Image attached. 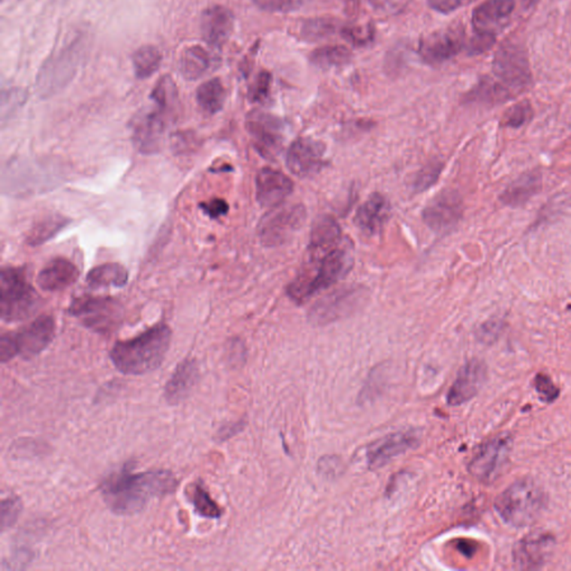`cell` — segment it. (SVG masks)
Segmentation results:
<instances>
[{"label":"cell","instance_id":"obj_30","mask_svg":"<svg viewBox=\"0 0 571 571\" xmlns=\"http://www.w3.org/2000/svg\"><path fill=\"white\" fill-rule=\"evenodd\" d=\"M212 64L207 51L201 46H191L182 51L179 68L182 75L188 81H195L208 71Z\"/></svg>","mask_w":571,"mask_h":571},{"label":"cell","instance_id":"obj_24","mask_svg":"<svg viewBox=\"0 0 571 571\" xmlns=\"http://www.w3.org/2000/svg\"><path fill=\"white\" fill-rule=\"evenodd\" d=\"M79 270L71 260L55 258L40 271L37 284L45 292H62L77 282Z\"/></svg>","mask_w":571,"mask_h":571},{"label":"cell","instance_id":"obj_11","mask_svg":"<svg viewBox=\"0 0 571 571\" xmlns=\"http://www.w3.org/2000/svg\"><path fill=\"white\" fill-rule=\"evenodd\" d=\"M367 290L362 286H348L327 295L312 307L308 317L312 324L322 326L349 315L362 305Z\"/></svg>","mask_w":571,"mask_h":571},{"label":"cell","instance_id":"obj_6","mask_svg":"<svg viewBox=\"0 0 571 571\" xmlns=\"http://www.w3.org/2000/svg\"><path fill=\"white\" fill-rule=\"evenodd\" d=\"M84 55V41L81 36L65 44L46 60L37 77V91L48 98L58 95L72 82L77 73Z\"/></svg>","mask_w":571,"mask_h":571},{"label":"cell","instance_id":"obj_40","mask_svg":"<svg viewBox=\"0 0 571 571\" xmlns=\"http://www.w3.org/2000/svg\"><path fill=\"white\" fill-rule=\"evenodd\" d=\"M335 24L331 21L326 20H315L308 22L304 26V35L308 40H321L331 34L335 31Z\"/></svg>","mask_w":571,"mask_h":571},{"label":"cell","instance_id":"obj_39","mask_svg":"<svg viewBox=\"0 0 571 571\" xmlns=\"http://www.w3.org/2000/svg\"><path fill=\"white\" fill-rule=\"evenodd\" d=\"M23 510L21 500L15 497H11L3 500L2 503V528L3 530H6L8 528H12L17 521L18 517Z\"/></svg>","mask_w":571,"mask_h":571},{"label":"cell","instance_id":"obj_16","mask_svg":"<svg viewBox=\"0 0 571 571\" xmlns=\"http://www.w3.org/2000/svg\"><path fill=\"white\" fill-rule=\"evenodd\" d=\"M324 157V144L310 138H301L290 145L286 165L293 175L308 177L317 175L325 167Z\"/></svg>","mask_w":571,"mask_h":571},{"label":"cell","instance_id":"obj_22","mask_svg":"<svg viewBox=\"0 0 571 571\" xmlns=\"http://www.w3.org/2000/svg\"><path fill=\"white\" fill-rule=\"evenodd\" d=\"M391 210V204L385 196L373 194L358 208L354 222L365 235H378L390 219Z\"/></svg>","mask_w":571,"mask_h":571},{"label":"cell","instance_id":"obj_21","mask_svg":"<svg viewBox=\"0 0 571 571\" xmlns=\"http://www.w3.org/2000/svg\"><path fill=\"white\" fill-rule=\"evenodd\" d=\"M516 8V0H485L472 13V25L477 34L495 36L497 27L510 16Z\"/></svg>","mask_w":571,"mask_h":571},{"label":"cell","instance_id":"obj_8","mask_svg":"<svg viewBox=\"0 0 571 571\" xmlns=\"http://www.w3.org/2000/svg\"><path fill=\"white\" fill-rule=\"evenodd\" d=\"M69 313L81 321L86 329L109 335L121 326L124 310L115 298L82 296L72 303Z\"/></svg>","mask_w":571,"mask_h":571},{"label":"cell","instance_id":"obj_35","mask_svg":"<svg viewBox=\"0 0 571 571\" xmlns=\"http://www.w3.org/2000/svg\"><path fill=\"white\" fill-rule=\"evenodd\" d=\"M191 503L198 516L208 519H219L222 510L214 503L203 484H195L192 490Z\"/></svg>","mask_w":571,"mask_h":571},{"label":"cell","instance_id":"obj_7","mask_svg":"<svg viewBox=\"0 0 571 571\" xmlns=\"http://www.w3.org/2000/svg\"><path fill=\"white\" fill-rule=\"evenodd\" d=\"M55 335V322L50 316H41L17 333L4 334L0 339V359L7 363L20 355L30 359L49 348Z\"/></svg>","mask_w":571,"mask_h":571},{"label":"cell","instance_id":"obj_37","mask_svg":"<svg viewBox=\"0 0 571 571\" xmlns=\"http://www.w3.org/2000/svg\"><path fill=\"white\" fill-rule=\"evenodd\" d=\"M311 0H254L257 7L269 13L287 14L299 11Z\"/></svg>","mask_w":571,"mask_h":571},{"label":"cell","instance_id":"obj_2","mask_svg":"<svg viewBox=\"0 0 571 571\" xmlns=\"http://www.w3.org/2000/svg\"><path fill=\"white\" fill-rule=\"evenodd\" d=\"M308 261L294 282L288 286V296L303 304L322 290L331 287L348 276L353 267L352 245L343 240L330 249L311 251Z\"/></svg>","mask_w":571,"mask_h":571},{"label":"cell","instance_id":"obj_25","mask_svg":"<svg viewBox=\"0 0 571 571\" xmlns=\"http://www.w3.org/2000/svg\"><path fill=\"white\" fill-rule=\"evenodd\" d=\"M542 188V176L539 171L533 170L523 173L509 184L500 195V203L509 208H519L539 194Z\"/></svg>","mask_w":571,"mask_h":571},{"label":"cell","instance_id":"obj_48","mask_svg":"<svg viewBox=\"0 0 571 571\" xmlns=\"http://www.w3.org/2000/svg\"><path fill=\"white\" fill-rule=\"evenodd\" d=\"M231 358L232 363H240L241 360H245V348L240 343H237L231 348Z\"/></svg>","mask_w":571,"mask_h":571},{"label":"cell","instance_id":"obj_34","mask_svg":"<svg viewBox=\"0 0 571 571\" xmlns=\"http://www.w3.org/2000/svg\"><path fill=\"white\" fill-rule=\"evenodd\" d=\"M350 59L352 54L343 46H326L313 50L311 55V62L324 69L343 67L350 62Z\"/></svg>","mask_w":571,"mask_h":571},{"label":"cell","instance_id":"obj_44","mask_svg":"<svg viewBox=\"0 0 571 571\" xmlns=\"http://www.w3.org/2000/svg\"><path fill=\"white\" fill-rule=\"evenodd\" d=\"M536 388L539 392L542 400L551 402L558 396V388L556 387L554 382L546 376H538L536 378Z\"/></svg>","mask_w":571,"mask_h":571},{"label":"cell","instance_id":"obj_9","mask_svg":"<svg viewBox=\"0 0 571 571\" xmlns=\"http://www.w3.org/2000/svg\"><path fill=\"white\" fill-rule=\"evenodd\" d=\"M493 71L495 78L521 95L532 84L530 63L526 49L514 43H503L494 55Z\"/></svg>","mask_w":571,"mask_h":571},{"label":"cell","instance_id":"obj_42","mask_svg":"<svg viewBox=\"0 0 571 571\" xmlns=\"http://www.w3.org/2000/svg\"><path fill=\"white\" fill-rule=\"evenodd\" d=\"M318 471L327 479H335L343 471V463L337 457H324L318 463Z\"/></svg>","mask_w":571,"mask_h":571},{"label":"cell","instance_id":"obj_29","mask_svg":"<svg viewBox=\"0 0 571 571\" xmlns=\"http://www.w3.org/2000/svg\"><path fill=\"white\" fill-rule=\"evenodd\" d=\"M343 240V233H341L340 224L337 223L335 219L326 215V217L318 219L313 224L310 250L329 249V248L339 245Z\"/></svg>","mask_w":571,"mask_h":571},{"label":"cell","instance_id":"obj_43","mask_svg":"<svg viewBox=\"0 0 571 571\" xmlns=\"http://www.w3.org/2000/svg\"><path fill=\"white\" fill-rule=\"evenodd\" d=\"M200 208L209 218L217 220L223 217L229 212V204L226 200L215 198L208 201V203L200 204Z\"/></svg>","mask_w":571,"mask_h":571},{"label":"cell","instance_id":"obj_23","mask_svg":"<svg viewBox=\"0 0 571 571\" xmlns=\"http://www.w3.org/2000/svg\"><path fill=\"white\" fill-rule=\"evenodd\" d=\"M233 15L228 8L213 6L205 9L201 16V34L205 43L213 48H222L233 30Z\"/></svg>","mask_w":571,"mask_h":571},{"label":"cell","instance_id":"obj_12","mask_svg":"<svg viewBox=\"0 0 571 571\" xmlns=\"http://www.w3.org/2000/svg\"><path fill=\"white\" fill-rule=\"evenodd\" d=\"M170 110L156 104L152 110L140 112L132 122L135 148L144 154L157 153L165 138L168 114Z\"/></svg>","mask_w":571,"mask_h":571},{"label":"cell","instance_id":"obj_14","mask_svg":"<svg viewBox=\"0 0 571 571\" xmlns=\"http://www.w3.org/2000/svg\"><path fill=\"white\" fill-rule=\"evenodd\" d=\"M246 125L257 151L267 159L277 157L284 141L282 121L265 112L252 111Z\"/></svg>","mask_w":571,"mask_h":571},{"label":"cell","instance_id":"obj_49","mask_svg":"<svg viewBox=\"0 0 571 571\" xmlns=\"http://www.w3.org/2000/svg\"><path fill=\"white\" fill-rule=\"evenodd\" d=\"M458 549L461 550L462 554H465L467 556H471L475 552L474 548L467 544H461L460 546H458Z\"/></svg>","mask_w":571,"mask_h":571},{"label":"cell","instance_id":"obj_38","mask_svg":"<svg viewBox=\"0 0 571 571\" xmlns=\"http://www.w3.org/2000/svg\"><path fill=\"white\" fill-rule=\"evenodd\" d=\"M443 165L440 162H433L424 167L422 170L418 172L413 182L414 190L416 192L424 191L432 186L438 181L440 173L442 171Z\"/></svg>","mask_w":571,"mask_h":571},{"label":"cell","instance_id":"obj_41","mask_svg":"<svg viewBox=\"0 0 571 571\" xmlns=\"http://www.w3.org/2000/svg\"><path fill=\"white\" fill-rule=\"evenodd\" d=\"M271 77L262 72L257 77L254 86L250 87L249 96L252 102H264L269 95Z\"/></svg>","mask_w":571,"mask_h":571},{"label":"cell","instance_id":"obj_20","mask_svg":"<svg viewBox=\"0 0 571 571\" xmlns=\"http://www.w3.org/2000/svg\"><path fill=\"white\" fill-rule=\"evenodd\" d=\"M488 376L485 364L479 359H472L458 372L448 394V403L453 406L469 402L479 393Z\"/></svg>","mask_w":571,"mask_h":571},{"label":"cell","instance_id":"obj_15","mask_svg":"<svg viewBox=\"0 0 571 571\" xmlns=\"http://www.w3.org/2000/svg\"><path fill=\"white\" fill-rule=\"evenodd\" d=\"M463 215L461 196L456 191L444 190L423 209V222L434 232L446 233L458 226Z\"/></svg>","mask_w":571,"mask_h":571},{"label":"cell","instance_id":"obj_36","mask_svg":"<svg viewBox=\"0 0 571 571\" xmlns=\"http://www.w3.org/2000/svg\"><path fill=\"white\" fill-rule=\"evenodd\" d=\"M533 109L530 102L522 101L510 107L501 120V125L504 128L521 129L533 119Z\"/></svg>","mask_w":571,"mask_h":571},{"label":"cell","instance_id":"obj_45","mask_svg":"<svg viewBox=\"0 0 571 571\" xmlns=\"http://www.w3.org/2000/svg\"><path fill=\"white\" fill-rule=\"evenodd\" d=\"M501 329H503V322L500 320H490L485 322L477 331V337L482 341H486V343H491L494 341L500 334Z\"/></svg>","mask_w":571,"mask_h":571},{"label":"cell","instance_id":"obj_32","mask_svg":"<svg viewBox=\"0 0 571 571\" xmlns=\"http://www.w3.org/2000/svg\"><path fill=\"white\" fill-rule=\"evenodd\" d=\"M549 540L548 537H532L523 540L514 555L518 563L528 568L541 565L550 546Z\"/></svg>","mask_w":571,"mask_h":571},{"label":"cell","instance_id":"obj_3","mask_svg":"<svg viewBox=\"0 0 571 571\" xmlns=\"http://www.w3.org/2000/svg\"><path fill=\"white\" fill-rule=\"evenodd\" d=\"M172 331L158 324L135 339L118 341L111 349L114 367L126 376H143L160 367L170 348Z\"/></svg>","mask_w":571,"mask_h":571},{"label":"cell","instance_id":"obj_47","mask_svg":"<svg viewBox=\"0 0 571 571\" xmlns=\"http://www.w3.org/2000/svg\"><path fill=\"white\" fill-rule=\"evenodd\" d=\"M242 428L243 424L241 422L228 424L218 431L217 440L220 442L226 441V440L235 437L236 434L240 432Z\"/></svg>","mask_w":571,"mask_h":571},{"label":"cell","instance_id":"obj_26","mask_svg":"<svg viewBox=\"0 0 571 571\" xmlns=\"http://www.w3.org/2000/svg\"><path fill=\"white\" fill-rule=\"evenodd\" d=\"M199 377V367L195 359L186 358L177 365L165 388V397L168 403L177 404L184 401L194 390Z\"/></svg>","mask_w":571,"mask_h":571},{"label":"cell","instance_id":"obj_27","mask_svg":"<svg viewBox=\"0 0 571 571\" xmlns=\"http://www.w3.org/2000/svg\"><path fill=\"white\" fill-rule=\"evenodd\" d=\"M71 223V219L62 214H50L32 224L27 232L26 241L30 246H41L55 238L65 227Z\"/></svg>","mask_w":571,"mask_h":571},{"label":"cell","instance_id":"obj_28","mask_svg":"<svg viewBox=\"0 0 571 571\" xmlns=\"http://www.w3.org/2000/svg\"><path fill=\"white\" fill-rule=\"evenodd\" d=\"M128 270L120 264H104L95 267L88 273L86 284L93 289L106 287L122 288L128 283Z\"/></svg>","mask_w":571,"mask_h":571},{"label":"cell","instance_id":"obj_17","mask_svg":"<svg viewBox=\"0 0 571 571\" xmlns=\"http://www.w3.org/2000/svg\"><path fill=\"white\" fill-rule=\"evenodd\" d=\"M465 46V34L460 28L449 27L425 37L421 41L420 55L427 63L441 64L460 53Z\"/></svg>","mask_w":571,"mask_h":571},{"label":"cell","instance_id":"obj_13","mask_svg":"<svg viewBox=\"0 0 571 571\" xmlns=\"http://www.w3.org/2000/svg\"><path fill=\"white\" fill-rule=\"evenodd\" d=\"M512 447V440L508 434H501L491 439L472 458L469 465L471 475L485 484L497 479L508 460Z\"/></svg>","mask_w":571,"mask_h":571},{"label":"cell","instance_id":"obj_4","mask_svg":"<svg viewBox=\"0 0 571 571\" xmlns=\"http://www.w3.org/2000/svg\"><path fill=\"white\" fill-rule=\"evenodd\" d=\"M544 490L535 481L523 479L514 482L495 500V510L508 524L522 528L540 517L546 508Z\"/></svg>","mask_w":571,"mask_h":571},{"label":"cell","instance_id":"obj_5","mask_svg":"<svg viewBox=\"0 0 571 571\" xmlns=\"http://www.w3.org/2000/svg\"><path fill=\"white\" fill-rule=\"evenodd\" d=\"M40 305L39 294L27 282L25 271L7 267L0 275V316L6 322L27 320Z\"/></svg>","mask_w":571,"mask_h":571},{"label":"cell","instance_id":"obj_46","mask_svg":"<svg viewBox=\"0 0 571 571\" xmlns=\"http://www.w3.org/2000/svg\"><path fill=\"white\" fill-rule=\"evenodd\" d=\"M465 0H429L431 8L442 14H450L461 7Z\"/></svg>","mask_w":571,"mask_h":571},{"label":"cell","instance_id":"obj_1","mask_svg":"<svg viewBox=\"0 0 571 571\" xmlns=\"http://www.w3.org/2000/svg\"><path fill=\"white\" fill-rule=\"evenodd\" d=\"M177 488V477L170 471L132 474L125 467L103 482L101 494L112 512L121 516H131L141 512L152 499L166 497L175 493Z\"/></svg>","mask_w":571,"mask_h":571},{"label":"cell","instance_id":"obj_18","mask_svg":"<svg viewBox=\"0 0 571 571\" xmlns=\"http://www.w3.org/2000/svg\"><path fill=\"white\" fill-rule=\"evenodd\" d=\"M420 437L414 430L387 435L368 448L367 458L371 470L381 469L393 458L418 446Z\"/></svg>","mask_w":571,"mask_h":571},{"label":"cell","instance_id":"obj_33","mask_svg":"<svg viewBox=\"0 0 571 571\" xmlns=\"http://www.w3.org/2000/svg\"><path fill=\"white\" fill-rule=\"evenodd\" d=\"M162 56L160 50L152 45L142 46L133 55V67L138 78L147 79L160 68Z\"/></svg>","mask_w":571,"mask_h":571},{"label":"cell","instance_id":"obj_19","mask_svg":"<svg viewBox=\"0 0 571 571\" xmlns=\"http://www.w3.org/2000/svg\"><path fill=\"white\" fill-rule=\"evenodd\" d=\"M293 191V181L275 168H261L256 177V198L261 207H278Z\"/></svg>","mask_w":571,"mask_h":571},{"label":"cell","instance_id":"obj_31","mask_svg":"<svg viewBox=\"0 0 571 571\" xmlns=\"http://www.w3.org/2000/svg\"><path fill=\"white\" fill-rule=\"evenodd\" d=\"M226 101V90L219 78L201 84L196 91V102L205 113L213 115L222 110Z\"/></svg>","mask_w":571,"mask_h":571},{"label":"cell","instance_id":"obj_10","mask_svg":"<svg viewBox=\"0 0 571 571\" xmlns=\"http://www.w3.org/2000/svg\"><path fill=\"white\" fill-rule=\"evenodd\" d=\"M306 220V209L302 204L278 205L262 217L258 235L264 245H283L303 227Z\"/></svg>","mask_w":571,"mask_h":571}]
</instances>
